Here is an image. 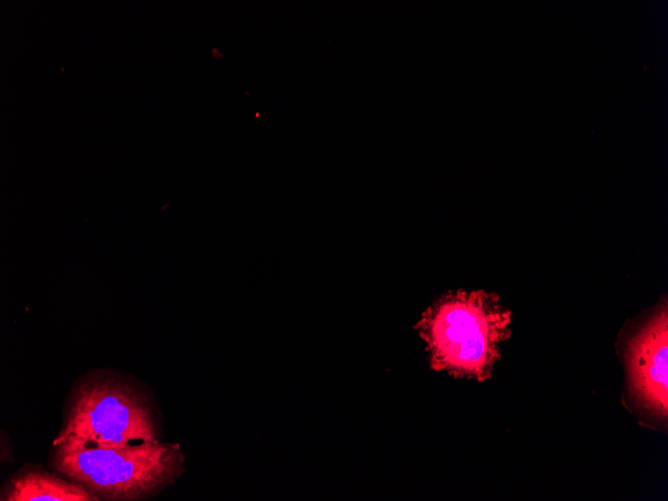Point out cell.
<instances>
[{"label": "cell", "instance_id": "3957f363", "mask_svg": "<svg viewBox=\"0 0 668 501\" xmlns=\"http://www.w3.org/2000/svg\"><path fill=\"white\" fill-rule=\"evenodd\" d=\"M74 437L109 448L160 440V427L151 400L116 378H90L74 391L63 428L53 446Z\"/></svg>", "mask_w": 668, "mask_h": 501}, {"label": "cell", "instance_id": "5b68a950", "mask_svg": "<svg viewBox=\"0 0 668 501\" xmlns=\"http://www.w3.org/2000/svg\"><path fill=\"white\" fill-rule=\"evenodd\" d=\"M1 501H99L82 484L49 473L38 466H24L7 479Z\"/></svg>", "mask_w": 668, "mask_h": 501}, {"label": "cell", "instance_id": "7a4b0ae2", "mask_svg": "<svg viewBox=\"0 0 668 501\" xmlns=\"http://www.w3.org/2000/svg\"><path fill=\"white\" fill-rule=\"evenodd\" d=\"M53 447L54 470L99 500H147L173 485L185 470V455L176 443L103 448L69 437Z\"/></svg>", "mask_w": 668, "mask_h": 501}, {"label": "cell", "instance_id": "277c9868", "mask_svg": "<svg viewBox=\"0 0 668 501\" xmlns=\"http://www.w3.org/2000/svg\"><path fill=\"white\" fill-rule=\"evenodd\" d=\"M668 316L666 304L630 338L626 363L630 389L651 414L666 419Z\"/></svg>", "mask_w": 668, "mask_h": 501}, {"label": "cell", "instance_id": "6da1fadb", "mask_svg": "<svg viewBox=\"0 0 668 501\" xmlns=\"http://www.w3.org/2000/svg\"><path fill=\"white\" fill-rule=\"evenodd\" d=\"M511 318L496 294L458 290L436 299L414 328L432 370L482 382L492 377L511 334Z\"/></svg>", "mask_w": 668, "mask_h": 501}]
</instances>
